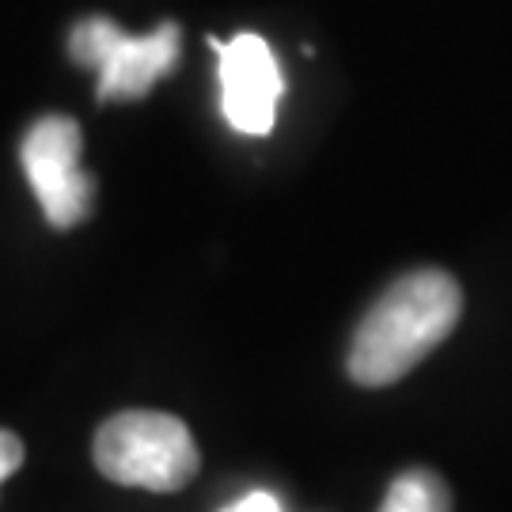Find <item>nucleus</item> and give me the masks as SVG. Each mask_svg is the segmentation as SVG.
<instances>
[{
	"instance_id": "5",
	"label": "nucleus",
	"mask_w": 512,
	"mask_h": 512,
	"mask_svg": "<svg viewBox=\"0 0 512 512\" xmlns=\"http://www.w3.org/2000/svg\"><path fill=\"white\" fill-rule=\"evenodd\" d=\"M213 50L220 54V103H224L228 126L247 137L270 133L277 118V99L285 92L270 42L243 31L232 42L213 38Z\"/></svg>"
},
{
	"instance_id": "2",
	"label": "nucleus",
	"mask_w": 512,
	"mask_h": 512,
	"mask_svg": "<svg viewBox=\"0 0 512 512\" xmlns=\"http://www.w3.org/2000/svg\"><path fill=\"white\" fill-rule=\"evenodd\" d=\"M95 467L118 486L175 494L198 475L202 456L186 421L160 410H126L99 425Z\"/></svg>"
},
{
	"instance_id": "6",
	"label": "nucleus",
	"mask_w": 512,
	"mask_h": 512,
	"mask_svg": "<svg viewBox=\"0 0 512 512\" xmlns=\"http://www.w3.org/2000/svg\"><path fill=\"white\" fill-rule=\"evenodd\" d=\"M380 512H452L448 482L433 471H406L391 482L387 501Z\"/></svg>"
},
{
	"instance_id": "3",
	"label": "nucleus",
	"mask_w": 512,
	"mask_h": 512,
	"mask_svg": "<svg viewBox=\"0 0 512 512\" xmlns=\"http://www.w3.org/2000/svg\"><path fill=\"white\" fill-rule=\"evenodd\" d=\"M69 50L99 76V103H133L179 65L183 31L179 23H160L152 35H126L114 19L92 16L73 27Z\"/></svg>"
},
{
	"instance_id": "4",
	"label": "nucleus",
	"mask_w": 512,
	"mask_h": 512,
	"mask_svg": "<svg viewBox=\"0 0 512 512\" xmlns=\"http://www.w3.org/2000/svg\"><path fill=\"white\" fill-rule=\"evenodd\" d=\"M80 148H84V133L65 114L38 118L19 145L27 183L54 228H76L92 213L95 183L80 167Z\"/></svg>"
},
{
	"instance_id": "8",
	"label": "nucleus",
	"mask_w": 512,
	"mask_h": 512,
	"mask_svg": "<svg viewBox=\"0 0 512 512\" xmlns=\"http://www.w3.org/2000/svg\"><path fill=\"white\" fill-rule=\"evenodd\" d=\"M224 512H281V505H277L274 494H262V490H255V494H247L243 501H236L232 509Z\"/></svg>"
},
{
	"instance_id": "7",
	"label": "nucleus",
	"mask_w": 512,
	"mask_h": 512,
	"mask_svg": "<svg viewBox=\"0 0 512 512\" xmlns=\"http://www.w3.org/2000/svg\"><path fill=\"white\" fill-rule=\"evenodd\" d=\"M19 463H23V440L8 429H0V482L8 475H16Z\"/></svg>"
},
{
	"instance_id": "1",
	"label": "nucleus",
	"mask_w": 512,
	"mask_h": 512,
	"mask_svg": "<svg viewBox=\"0 0 512 512\" xmlns=\"http://www.w3.org/2000/svg\"><path fill=\"white\" fill-rule=\"evenodd\" d=\"M463 311L456 277L444 270H414L387 289L349 346V380L361 387H387L403 380L452 334Z\"/></svg>"
}]
</instances>
